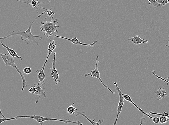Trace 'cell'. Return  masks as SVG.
Instances as JSON below:
<instances>
[{
    "label": "cell",
    "instance_id": "cell-1",
    "mask_svg": "<svg viewBox=\"0 0 169 125\" xmlns=\"http://www.w3.org/2000/svg\"><path fill=\"white\" fill-rule=\"evenodd\" d=\"M45 13H46V11H44V12L41 14V15L40 14L38 16L35 18L34 20L32 22H30L29 27L26 31L22 32L21 30L13 31L12 32L7 35L6 37L3 38H1L0 40L3 41L4 40L8 38L9 37L14 36V35H20L21 36V38L23 41H27V40H28V42L27 43V44L32 43V42H34L37 45H38L39 43L38 42H37L36 40V39L38 38L39 40H41L42 39V37L39 36V35H35L32 34L31 32L32 27L33 24V23L37 19L41 17V16H43Z\"/></svg>",
    "mask_w": 169,
    "mask_h": 125
},
{
    "label": "cell",
    "instance_id": "cell-2",
    "mask_svg": "<svg viewBox=\"0 0 169 125\" xmlns=\"http://www.w3.org/2000/svg\"><path fill=\"white\" fill-rule=\"evenodd\" d=\"M53 17L51 18L50 21H47L46 18L44 22H41L40 29L47 38L51 41V36H55L58 32V29L59 28L57 19L53 20Z\"/></svg>",
    "mask_w": 169,
    "mask_h": 125
},
{
    "label": "cell",
    "instance_id": "cell-3",
    "mask_svg": "<svg viewBox=\"0 0 169 125\" xmlns=\"http://www.w3.org/2000/svg\"><path fill=\"white\" fill-rule=\"evenodd\" d=\"M0 55L5 65L6 66H11L13 67L16 70V71L18 72L22 81V91L23 92L24 90L25 87H27V83L26 81L25 75L23 74V73L21 71L18 69V68L16 66L15 62V58L11 56L8 53L7 54H3L1 53Z\"/></svg>",
    "mask_w": 169,
    "mask_h": 125
},
{
    "label": "cell",
    "instance_id": "cell-4",
    "mask_svg": "<svg viewBox=\"0 0 169 125\" xmlns=\"http://www.w3.org/2000/svg\"><path fill=\"white\" fill-rule=\"evenodd\" d=\"M16 117L17 118V119L22 118H32L34 119L35 121L37 122H38L41 125H43L44 122L48 121L62 122H64L65 123L67 124L72 123L76 124L83 125V123H81V122L79 121L75 122L70 121V120L69 119L63 120L51 118H46L43 116H39V115H29H29H27V116L22 115V116H16Z\"/></svg>",
    "mask_w": 169,
    "mask_h": 125
},
{
    "label": "cell",
    "instance_id": "cell-5",
    "mask_svg": "<svg viewBox=\"0 0 169 125\" xmlns=\"http://www.w3.org/2000/svg\"><path fill=\"white\" fill-rule=\"evenodd\" d=\"M37 87V91L34 95L37 97L36 103L38 102L40 100L43 99L47 97V91L44 87L43 82H39L38 83L34 84Z\"/></svg>",
    "mask_w": 169,
    "mask_h": 125
},
{
    "label": "cell",
    "instance_id": "cell-6",
    "mask_svg": "<svg viewBox=\"0 0 169 125\" xmlns=\"http://www.w3.org/2000/svg\"><path fill=\"white\" fill-rule=\"evenodd\" d=\"M98 59H99V57H98V56H97L96 60V62L95 69L92 71L90 73L85 74V76L86 78H87L89 76H90L92 77L97 78L98 79L100 80L101 83H102L103 86H104L105 88H107V89H108L112 94H114L115 93L114 92L112 91L104 83V82L102 81V79H101L100 77V72L99 71V70L98 69V63L99 62V60H98Z\"/></svg>",
    "mask_w": 169,
    "mask_h": 125
},
{
    "label": "cell",
    "instance_id": "cell-7",
    "mask_svg": "<svg viewBox=\"0 0 169 125\" xmlns=\"http://www.w3.org/2000/svg\"><path fill=\"white\" fill-rule=\"evenodd\" d=\"M114 84L115 85V86H116V90L118 92V95L120 98L118 108H117V112H118V113H117L116 119L115 120L114 123L113 124L114 125H116L117 124V121H118L119 115L122 111V108L123 107L124 103V99L122 95V93L121 89L119 88L118 85H117V82H114Z\"/></svg>",
    "mask_w": 169,
    "mask_h": 125
},
{
    "label": "cell",
    "instance_id": "cell-8",
    "mask_svg": "<svg viewBox=\"0 0 169 125\" xmlns=\"http://www.w3.org/2000/svg\"><path fill=\"white\" fill-rule=\"evenodd\" d=\"M122 95L125 100L128 101L129 102L132 104L134 105V106H135V107L137 108L140 112H141L143 114L147 115V116L149 117L150 118L152 119V121H153L154 123L156 124H159V118L158 117H152L150 116V115L148 114H147V113L145 112L144 111L142 110L141 108L138 107L137 104H136L133 102L130 96L128 95H124V94L123 93H122Z\"/></svg>",
    "mask_w": 169,
    "mask_h": 125
},
{
    "label": "cell",
    "instance_id": "cell-9",
    "mask_svg": "<svg viewBox=\"0 0 169 125\" xmlns=\"http://www.w3.org/2000/svg\"><path fill=\"white\" fill-rule=\"evenodd\" d=\"M56 52L54 53V58L51 63V65H52V68L51 69V75L53 78L54 81L56 85H57L60 81L59 80V75L57 72V70L56 68Z\"/></svg>",
    "mask_w": 169,
    "mask_h": 125
},
{
    "label": "cell",
    "instance_id": "cell-10",
    "mask_svg": "<svg viewBox=\"0 0 169 125\" xmlns=\"http://www.w3.org/2000/svg\"><path fill=\"white\" fill-rule=\"evenodd\" d=\"M54 37L58 38H60L67 40V41H69L75 45H81L88 46V47H93L97 42V41H96L94 42L92 44H85L81 43V42H80L79 41V40L77 39L76 37H74L72 39H69L67 38L59 36V35H56Z\"/></svg>",
    "mask_w": 169,
    "mask_h": 125
},
{
    "label": "cell",
    "instance_id": "cell-11",
    "mask_svg": "<svg viewBox=\"0 0 169 125\" xmlns=\"http://www.w3.org/2000/svg\"><path fill=\"white\" fill-rule=\"evenodd\" d=\"M16 1H18V2H22V3H26L28 4H29V5L32 6L33 8H35V10H36V11H37V13H38L39 15H40V14L38 13V12H37V10H38L39 13H40V12L39 10V9L38 8H37V6H39L40 7V8L42 9H45V10H47V9H46V8H42V6L40 5L39 4H40V3L42 4V3H46V2H47L51 1V0H50V1H48L43 2V3H40V2H39V0H30V1H31V3H26V2H23L21 1H18V0H16Z\"/></svg>",
    "mask_w": 169,
    "mask_h": 125
},
{
    "label": "cell",
    "instance_id": "cell-12",
    "mask_svg": "<svg viewBox=\"0 0 169 125\" xmlns=\"http://www.w3.org/2000/svg\"><path fill=\"white\" fill-rule=\"evenodd\" d=\"M46 64L44 63L43 67L40 69L37 70L36 72L37 73V77L39 82H42L45 83L44 80L46 78V74L44 72V69H45Z\"/></svg>",
    "mask_w": 169,
    "mask_h": 125
},
{
    "label": "cell",
    "instance_id": "cell-13",
    "mask_svg": "<svg viewBox=\"0 0 169 125\" xmlns=\"http://www.w3.org/2000/svg\"><path fill=\"white\" fill-rule=\"evenodd\" d=\"M2 41H3L2 40H1L0 43H1L2 45L8 51V53L9 54V55H10L11 56L13 57L17 58H18L19 59H20L21 60H22V57L18 56L17 53L14 50V49H12L9 48V47L5 45L3 43V42H2Z\"/></svg>",
    "mask_w": 169,
    "mask_h": 125
},
{
    "label": "cell",
    "instance_id": "cell-14",
    "mask_svg": "<svg viewBox=\"0 0 169 125\" xmlns=\"http://www.w3.org/2000/svg\"><path fill=\"white\" fill-rule=\"evenodd\" d=\"M80 115H82V116L85 117L86 118L87 120L88 121L90 122L92 125H102V122H104V120L101 119L99 120V121H98V122H95V119L93 120L89 119L87 117L86 115V113L84 112H77V114L76 115V117H77Z\"/></svg>",
    "mask_w": 169,
    "mask_h": 125
},
{
    "label": "cell",
    "instance_id": "cell-15",
    "mask_svg": "<svg viewBox=\"0 0 169 125\" xmlns=\"http://www.w3.org/2000/svg\"><path fill=\"white\" fill-rule=\"evenodd\" d=\"M128 40L135 45H138L148 43V41L147 39H142L138 35L129 39Z\"/></svg>",
    "mask_w": 169,
    "mask_h": 125
},
{
    "label": "cell",
    "instance_id": "cell-16",
    "mask_svg": "<svg viewBox=\"0 0 169 125\" xmlns=\"http://www.w3.org/2000/svg\"><path fill=\"white\" fill-rule=\"evenodd\" d=\"M155 93L158 101L162 100L167 96L165 88H158V90Z\"/></svg>",
    "mask_w": 169,
    "mask_h": 125
},
{
    "label": "cell",
    "instance_id": "cell-17",
    "mask_svg": "<svg viewBox=\"0 0 169 125\" xmlns=\"http://www.w3.org/2000/svg\"><path fill=\"white\" fill-rule=\"evenodd\" d=\"M56 44L54 40L50 41L48 46V53L47 57L49 58V57L51 55V53L56 49Z\"/></svg>",
    "mask_w": 169,
    "mask_h": 125
},
{
    "label": "cell",
    "instance_id": "cell-18",
    "mask_svg": "<svg viewBox=\"0 0 169 125\" xmlns=\"http://www.w3.org/2000/svg\"><path fill=\"white\" fill-rule=\"evenodd\" d=\"M74 103H73L72 105L67 108V112L70 115L75 114H76V111L77 110L76 107H74Z\"/></svg>",
    "mask_w": 169,
    "mask_h": 125
},
{
    "label": "cell",
    "instance_id": "cell-19",
    "mask_svg": "<svg viewBox=\"0 0 169 125\" xmlns=\"http://www.w3.org/2000/svg\"><path fill=\"white\" fill-rule=\"evenodd\" d=\"M148 1H149L148 4L152 6L158 7V8H160V7L163 6L158 3L157 0H148Z\"/></svg>",
    "mask_w": 169,
    "mask_h": 125
},
{
    "label": "cell",
    "instance_id": "cell-20",
    "mask_svg": "<svg viewBox=\"0 0 169 125\" xmlns=\"http://www.w3.org/2000/svg\"><path fill=\"white\" fill-rule=\"evenodd\" d=\"M169 121V118L167 117L161 116L159 118V124H163Z\"/></svg>",
    "mask_w": 169,
    "mask_h": 125
},
{
    "label": "cell",
    "instance_id": "cell-21",
    "mask_svg": "<svg viewBox=\"0 0 169 125\" xmlns=\"http://www.w3.org/2000/svg\"><path fill=\"white\" fill-rule=\"evenodd\" d=\"M147 114H152L154 115H162V116H164L167 117L169 118V113H167L166 112H164L162 114H159V113H157L156 112H147Z\"/></svg>",
    "mask_w": 169,
    "mask_h": 125
},
{
    "label": "cell",
    "instance_id": "cell-22",
    "mask_svg": "<svg viewBox=\"0 0 169 125\" xmlns=\"http://www.w3.org/2000/svg\"><path fill=\"white\" fill-rule=\"evenodd\" d=\"M46 11V13L47 14V15L50 18H51L52 17V15H55V12H53L51 10V9H47V10Z\"/></svg>",
    "mask_w": 169,
    "mask_h": 125
},
{
    "label": "cell",
    "instance_id": "cell-23",
    "mask_svg": "<svg viewBox=\"0 0 169 125\" xmlns=\"http://www.w3.org/2000/svg\"><path fill=\"white\" fill-rule=\"evenodd\" d=\"M23 72H24L25 74L29 75L31 73L32 70L30 68L27 67L25 68L24 69H23Z\"/></svg>",
    "mask_w": 169,
    "mask_h": 125
},
{
    "label": "cell",
    "instance_id": "cell-24",
    "mask_svg": "<svg viewBox=\"0 0 169 125\" xmlns=\"http://www.w3.org/2000/svg\"><path fill=\"white\" fill-rule=\"evenodd\" d=\"M157 1L163 6H165L169 3V0H157Z\"/></svg>",
    "mask_w": 169,
    "mask_h": 125
},
{
    "label": "cell",
    "instance_id": "cell-25",
    "mask_svg": "<svg viewBox=\"0 0 169 125\" xmlns=\"http://www.w3.org/2000/svg\"><path fill=\"white\" fill-rule=\"evenodd\" d=\"M37 91V87L36 86H34L31 87V88L29 89V91L30 93L32 94H34Z\"/></svg>",
    "mask_w": 169,
    "mask_h": 125
},
{
    "label": "cell",
    "instance_id": "cell-26",
    "mask_svg": "<svg viewBox=\"0 0 169 125\" xmlns=\"http://www.w3.org/2000/svg\"><path fill=\"white\" fill-rule=\"evenodd\" d=\"M145 118H140V121H141V123L140 124V125H142L143 122H144L145 121Z\"/></svg>",
    "mask_w": 169,
    "mask_h": 125
},
{
    "label": "cell",
    "instance_id": "cell-27",
    "mask_svg": "<svg viewBox=\"0 0 169 125\" xmlns=\"http://www.w3.org/2000/svg\"><path fill=\"white\" fill-rule=\"evenodd\" d=\"M166 46L168 47L169 49V36L168 37V42H167V43L166 44Z\"/></svg>",
    "mask_w": 169,
    "mask_h": 125
},
{
    "label": "cell",
    "instance_id": "cell-28",
    "mask_svg": "<svg viewBox=\"0 0 169 125\" xmlns=\"http://www.w3.org/2000/svg\"><path fill=\"white\" fill-rule=\"evenodd\" d=\"M0 114H1V115H2V116L3 117V118L6 119V118L5 117V116H4V115L3 114H2L1 109V113H0Z\"/></svg>",
    "mask_w": 169,
    "mask_h": 125
}]
</instances>
